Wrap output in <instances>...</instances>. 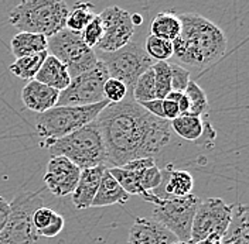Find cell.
Masks as SVG:
<instances>
[{
    "label": "cell",
    "mask_w": 249,
    "mask_h": 244,
    "mask_svg": "<svg viewBox=\"0 0 249 244\" xmlns=\"http://www.w3.org/2000/svg\"><path fill=\"white\" fill-rule=\"evenodd\" d=\"M155 74L156 99H166V96L171 92V75L169 62H155L152 66Z\"/></svg>",
    "instance_id": "obj_30"
},
{
    "label": "cell",
    "mask_w": 249,
    "mask_h": 244,
    "mask_svg": "<svg viewBox=\"0 0 249 244\" xmlns=\"http://www.w3.org/2000/svg\"><path fill=\"white\" fill-rule=\"evenodd\" d=\"M47 150H50L51 155H62L68 158L79 169L108 164L105 143L96 120L65 137L53 141Z\"/></svg>",
    "instance_id": "obj_4"
},
{
    "label": "cell",
    "mask_w": 249,
    "mask_h": 244,
    "mask_svg": "<svg viewBox=\"0 0 249 244\" xmlns=\"http://www.w3.org/2000/svg\"><path fill=\"white\" fill-rule=\"evenodd\" d=\"M173 244H187V243H181V242H177V243H173Z\"/></svg>",
    "instance_id": "obj_39"
},
{
    "label": "cell",
    "mask_w": 249,
    "mask_h": 244,
    "mask_svg": "<svg viewBox=\"0 0 249 244\" xmlns=\"http://www.w3.org/2000/svg\"><path fill=\"white\" fill-rule=\"evenodd\" d=\"M108 105V100H102L91 106H55L38 114L36 129L41 138L40 146L47 148L53 141L95 122L99 113Z\"/></svg>",
    "instance_id": "obj_5"
},
{
    "label": "cell",
    "mask_w": 249,
    "mask_h": 244,
    "mask_svg": "<svg viewBox=\"0 0 249 244\" xmlns=\"http://www.w3.org/2000/svg\"><path fill=\"white\" fill-rule=\"evenodd\" d=\"M60 92L37 82L36 79L27 82L21 91V100L24 106L38 114L57 106Z\"/></svg>",
    "instance_id": "obj_16"
},
{
    "label": "cell",
    "mask_w": 249,
    "mask_h": 244,
    "mask_svg": "<svg viewBox=\"0 0 249 244\" xmlns=\"http://www.w3.org/2000/svg\"><path fill=\"white\" fill-rule=\"evenodd\" d=\"M31 222H33V226L37 231V234L47 240L58 236L65 226V219L61 214L47 206L38 208L33 213Z\"/></svg>",
    "instance_id": "obj_21"
},
{
    "label": "cell",
    "mask_w": 249,
    "mask_h": 244,
    "mask_svg": "<svg viewBox=\"0 0 249 244\" xmlns=\"http://www.w3.org/2000/svg\"><path fill=\"white\" fill-rule=\"evenodd\" d=\"M132 23H133V26H139L142 24V16L140 15H132Z\"/></svg>",
    "instance_id": "obj_38"
},
{
    "label": "cell",
    "mask_w": 249,
    "mask_h": 244,
    "mask_svg": "<svg viewBox=\"0 0 249 244\" xmlns=\"http://www.w3.org/2000/svg\"><path fill=\"white\" fill-rule=\"evenodd\" d=\"M194 188V178L186 169H177L169 164L161 169V183L150 194L156 199L181 198L191 194Z\"/></svg>",
    "instance_id": "obj_14"
},
{
    "label": "cell",
    "mask_w": 249,
    "mask_h": 244,
    "mask_svg": "<svg viewBox=\"0 0 249 244\" xmlns=\"http://www.w3.org/2000/svg\"><path fill=\"white\" fill-rule=\"evenodd\" d=\"M44 206L40 191L20 192L10 202V217L0 233V244H48L33 226V213Z\"/></svg>",
    "instance_id": "obj_6"
},
{
    "label": "cell",
    "mask_w": 249,
    "mask_h": 244,
    "mask_svg": "<svg viewBox=\"0 0 249 244\" xmlns=\"http://www.w3.org/2000/svg\"><path fill=\"white\" fill-rule=\"evenodd\" d=\"M184 95L187 96L188 102H190V110H188V114L191 116H197V117H201L202 114H205L208 110H210V103H208V98L205 95V92L202 89L201 86L194 82V81H190L188 86L184 91Z\"/></svg>",
    "instance_id": "obj_27"
},
{
    "label": "cell",
    "mask_w": 249,
    "mask_h": 244,
    "mask_svg": "<svg viewBox=\"0 0 249 244\" xmlns=\"http://www.w3.org/2000/svg\"><path fill=\"white\" fill-rule=\"evenodd\" d=\"M127 88L124 86L118 79L108 78L105 85H104V96L105 100H108L109 103H121L124 98L127 96Z\"/></svg>",
    "instance_id": "obj_32"
},
{
    "label": "cell",
    "mask_w": 249,
    "mask_h": 244,
    "mask_svg": "<svg viewBox=\"0 0 249 244\" xmlns=\"http://www.w3.org/2000/svg\"><path fill=\"white\" fill-rule=\"evenodd\" d=\"M183 95H184V92L171 91L170 93L166 96V99H167V100H171V102H174V103H178V102H180V99L183 98Z\"/></svg>",
    "instance_id": "obj_37"
},
{
    "label": "cell",
    "mask_w": 249,
    "mask_h": 244,
    "mask_svg": "<svg viewBox=\"0 0 249 244\" xmlns=\"http://www.w3.org/2000/svg\"><path fill=\"white\" fill-rule=\"evenodd\" d=\"M47 52L67 66L71 79L85 74L98 64L96 52L82 41L81 33L68 29H62L48 38Z\"/></svg>",
    "instance_id": "obj_7"
},
{
    "label": "cell",
    "mask_w": 249,
    "mask_h": 244,
    "mask_svg": "<svg viewBox=\"0 0 249 244\" xmlns=\"http://www.w3.org/2000/svg\"><path fill=\"white\" fill-rule=\"evenodd\" d=\"M163 113H164V119L166 120H174L180 116V109H178V105L171 102V100H167V99H163Z\"/></svg>",
    "instance_id": "obj_35"
},
{
    "label": "cell",
    "mask_w": 249,
    "mask_h": 244,
    "mask_svg": "<svg viewBox=\"0 0 249 244\" xmlns=\"http://www.w3.org/2000/svg\"><path fill=\"white\" fill-rule=\"evenodd\" d=\"M98 58L108 71L109 78L118 79L132 93L139 79L146 71H149L155 61L146 54L144 48L139 43H129L124 48L115 52H101Z\"/></svg>",
    "instance_id": "obj_8"
},
{
    "label": "cell",
    "mask_w": 249,
    "mask_h": 244,
    "mask_svg": "<svg viewBox=\"0 0 249 244\" xmlns=\"http://www.w3.org/2000/svg\"><path fill=\"white\" fill-rule=\"evenodd\" d=\"M48 57V52H38L34 55H29V57H21L17 58L12 65H10V72L17 77L18 79L23 81H34L40 68L43 66V64Z\"/></svg>",
    "instance_id": "obj_25"
},
{
    "label": "cell",
    "mask_w": 249,
    "mask_h": 244,
    "mask_svg": "<svg viewBox=\"0 0 249 244\" xmlns=\"http://www.w3.org/2000/svg\"><path fill=\"white\" fill-rule=\"evenodd\" d=\"M10 217V202L0 196V233L6 228Z\"/></svg>",
    "instance_id": "obj_36"
},
{
    "label": "cell",
    "mask_w": 249,
    "mask_h": 244,
    "mask_svg": "<svg viewBox=\"0 0 249 244\" xmlns=\"http://www.w3.org/2000/svg\"><path fill=\"white\" fill-rule=\"evenodd\" d=\"M36 81L55 89V91L62 92L71 83V77L68 74L67 66L60 60H57L53 55H48L43 66L40 68Z\"/></svg>",
    "instance_id": "obj_18"
},
{
    "label": "cell",
    "mask_w": 249,
    "mask_h": 244,
    "mask_svg": "<svg viewBox=\"0 0 249 244\" xmlns=\"http://www.w3.org/2000/svg\"><path fill=\"white\" fill-rule=\"evenodd\" d=\"M95 15H93V4L87 1H79L74 6V9L68 13L65 29L74 31V33H82V30L91 23Z\"/></svg>",
    "instance_id": "obj_26"
},
{
    "label": "cell",
    "mask_w": 249,
    "mask_h": 244,
    "mask_svg": "<svg viewBox=\"0 0 249 244\" xmlns=\"http://www.w3.org/2000/svg\"><path fill=\"white\" fill-rule=\"evenodd\" d=\"M140 106L143 107L146 112H149L152 116L159 117V119H164V113H163V100L160 99H155L150 102H143L140 103ZM166 120V119H164Z\"/></svg>",
    "instance_id": "obj_34"
},
{
    "label": "cell",
    "mask_w": 249,
    "mask_h": 244,
    "mask_svg": "<svg viewBox=\"0 0 249 244\" xmlns=\"http://www.w3.org/2000/svg\"><path fill=\"white\" fill-rule=\"evenodd\" d=\"M150 31L152 35L173 43L181 31V21L173 12H160L152 20Z\"/></svg>",
    "instance_id": "obj_23"
},
{
    "label": "cell",
    "mask_w": 249,
    "mask_h": 244,
    "mask_svg": "<svg viewBox=\"0 0 249 244\" xmlns=\"http://www.w3.org/2000/svg\"><path fill=\"white\" fill-rule=\"evenodd\" d=\"M107 168L108 165H98V167L81 169L79 181L72 194V202L75 208L78 209L91 208L93 198L98 192L101 179H102V175Z\"/></svg>",
    "instance_id": "obj_17"
},
{
    "label": "cell",
    "mask_w": 249,
    "mask_h": 244,
    "mask_svg": "<svg viewBox=\"0 0 249 244\" xmlns=\"http://www.w3.org/2000/svg\"><path fill=\"white\" fill-rule=\"evenodd\" d=\"M102 35H104V26H102V21H101L99 15L95 16L92 20H91V23L81 33L82 41L89 47V48H92V49L93 47H96L99 44Z\"/></svg>",
    "instance_id": "obj_31"
},
{
    "label": "cell",
    "mask_w": 249,
    "mask_h": 244,
    "mask_svg": "<svg viewBox=\"0 0 249 244\" xmlns=\"http://www.w3.org/2000/svg\"><path fill=\"white\" fill-rule=\"evenodd\" d=\"M99 17L104 26V35L96 47L101 52H115L130 43L135 26L127 10L119 6H110Z\"/></svg>",
    "instance_id": "obj_12"
},
{
    "label": "cell",
    "mask_w": 249,
    "mask_h": 244,
    "mask_svg": "<svg viewBox=\"0 0 249 244\" xmlns=\"http://www.w3.org/2000/svg\"><path fill=\"white\" fill-rule=\"evenodd\" d=\"M68 6L61 0H23L9 13V23L18 33L41 34L47 38L65 29Z\"/></svg>",
    "instance_id": "obj_3"
},
{
    "label": "cell",
    "mask_w": 249,
    "mask_h": 244,
    "mask_svg": "<svg viewBox=\"0 0 249 244\" xmlns=\"http://www.w3.org/2000/svg\"><path fill=\"white\" fill-rule=\"evenodd\" d=\"M108 78L105 65L98 60L92 69L72 78L68 88L60 92L57 106H91L105 100L104 85Z\"/></svg>",
    "instance_id": "obj_10"
},
{
    "label": "cell",
    "mask_w": 249,
    "mask_h": 244,
    "mask_svg": "<svg viewBox=\"0 0 249 244\" xmlns=\"http://www.w3.org/2000/svg\"><path fill=\"white\" fill-rule=\"evenodd\" d=\"M171 75V91L184 92L190 83V71L178 64H169Z\"/></svg>",
    "instance_id": "obj_33"
},
{
    "label": "cell",
    "mask_w": 249,
    "mask_h": 244,
    "mask_svg": "<svg viewBox=\"0 0 249 244\" xmlns=\"http://www.w3.org/2000/svg\"><path fill=\"white\" fill-rule=\"evenodd\" d=\"M232 209L233 205L225 203L221 198L201 200L194 214L190 243H200L211 236L222 237L231 223Z\"/></svg>",
    "instance_id": "obj_11"
},
{
    "label": "cell",
    "mask_w": 249,
    "mask_h": 244,
    "mask_svg": "<svg viewBox=\"0 0 249 244\" xmlns=\"http://www.w3.org/2000/svg\"><path fill=\"white\" fill-rule=\"evenodd\" d=\"M48 47V38L41 34H31V33H17L12 43L10 48L13 55L17 58L29 57L38 52L47 51Z\"/></svg>",
    "instance_id": "obj_22"
},
{
    "label": "cell",
    "mask_w": 249,
    "mask_h": 244,
    "mask_svg": "<svg viewBox=\"0 0 249 244\" xmlns=\"http://www.w3.org/2000/svg\"><path fill=\"white\" fill-rule=\"evenodd\" d=\"M201 200L190 194L181 198L157 199L153 209V220L164 226L181 243H190L194 214Z\"/></svg>",
    "instance_id": "obj_9"
},
{
    "label": "cell",
    "mask_w": 249,
    "mask_h": 244,
    "mask_svg": "<svg viewBox=\"0 0 249 244\" xmlns=\"http://www.w3.org/2000/svg\"><path fill=\"white\" fill-rule=\"evenodd\" d=\"M177 237L153 219L135 217L126 244H173Z\"/></svg>",
    "instance_id": "obj_15"
},
{
    "label": "cell",
    "mask_w": 249,
    "mask_h": 244,
    "mask_svg": "<svg viewBox=\"0 0 249 244\" xmlns=\"http://www.w3.org/2000/svg\"><path fill=\"white\" fill-rule=\"evenodd\" d=\"M81 169L62 155H51L44 175L47 189L54 196L72 195L79 181Z\"/></svg>",
    "instance_id": "obj_13"
},
{
    "label": "cell",
    "mask_w": 249,
    "mask_h": 244,
    "mask_svg": "<svg viewBox=\"0 0 249 244\" xmlns=\"http://www.w3.org/2000/svg\"><path fill=\"white\" fill-rule=\"evenodd\" d=\"M129 200V195L124 192V189L119 185V182L110 175L107 168L102 179L99 183L98 192L92 200L91 208H101V206H110V205H124Z\"/></svg>",
    "instance_id": "obj_20"
},
{
    "label": "cell",
    "mask_w": 249,
    "mask_h": 244,
    "mask_svg": "<svg viewBox=\"0 0 249 244\" xmlns=\"http://www.w3.org/2000/svg\"><path fill=\"white\" fill-rule=\"evenodd\" d=\"M133 99L136 103H143V102H150L156 99V86H155V74L153 69L150 68L146 71L142 77L136 81V85L133 88Z\"/></svg>",
    "instance_id": "obj_29"
},
{
    "label": "cell",
    "mask_w": 249,
    "mask_h": 244,
    "mask_svg": "<svg viewBox=\"0 0 249 244\" xmlns=\"http://www.w3.org/2000/svg\"><path fill=\"white\" fill-rule=\"evenodd\" d=\"M222 244H249V206L235 203L231 223L221 237Z\"/></svg>",
    "instance_id": "obj_19"
},
{
    "label": "cell",
    "mask_w": 249,
    "mask_h": 244,
    "mask_svg": "<svg viewBox=\"0 0 249 244\" xmlns=\"http://www.w3.org/2000/svg\"><path fill=\"white\" fill-rule=\"evenodd\" d=\"M171 130L187 141H198L204 134V122L201 117L191 114H180L171 120Z\"/></svg>",
    "instance_id": "obj_24"
},
{
    "label": "cell",
    "mask_w": 249,
    "mask_h": 244,
    "mask_svg": "<svg viewBox=\"0 0 249 244\" xmlns=\"http://www.w3.org/2000/svg\"><path fill=\"white\" fill-rule=\"evenodd\" d=\"M96 123L105 143L108 164L124 167L139 158H155L171 141V124L146 112L127 93L121 103H109Z\"/></svg>",
    "instance_id": "obj_1"
},
{
    "label": "cell",
    "mask_w": 249,
    "mask_h": 244,
    "mask_svg": "<svg viewBox=\"0 0 249 244\" xmlns=\"http://www.w3.org/2000/svg\"><path fill=\"white\" fill-rule=\"evenodd\" d=\"M144 51L155 62H167L173 57V43L150 34L146 38Z\"/></svg>",
    "instance_id": "obj_28"
},
{
    "label": "cell",
    "mask_w": 249,
    "mask_h": 244,
    "mask_svg": "<svg viewBox=\"0 0 249 244\" xmlns=\"http://www.w3.org/2000/svg\"><path fill=\"white\" fill-rule=\"evenodd\" d=\"M181 31L173 41V55L186 65L204 68L227 51V35L215 23L198 13L178 15Z\"/></svg>",
    "instance_id": "obj_2"
}]
</instances>
